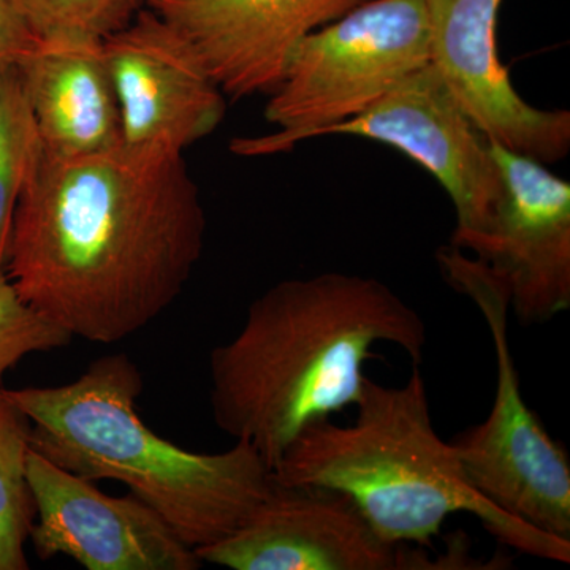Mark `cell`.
Returning <instances> with one entry per match:
<instances>
[{
	"instance_id": "obj_6",
	"label": "cell",
	"mask_w": 570,
	"mask_h": 570,
	"mask_svg": "<svg viewBox=\"0 0 570 570\" xmlns=\"http://www.w3.org/2000/svg\"><path fill=\"white\" fill-rule=\"evenodd\" d=\"M442 275L468 296L489 326L497 390L485 422L452 441L461 471L480 497L535 530L570 540V461L528 407L509 343V292L475 257L456 247L438 253Z\"/></svg>"
},
{
	"instance_id": "obj_4",
	"label": "cell",
	"mask_w": 570,
	"mask_h": 570,
	"mask_svg": "<svg viewBox=\"0 0 570 570\" xmlns=\"http://www.w3.org/2000/svg\"><path fill=\"white\" fill-rule=\"evenodd\" d=\"M351 425L306 428L272 469L283 485L346 494L374 532L393 546L430 543L449 517L469 513L499 542L554 562H570V540L502 512L469 485L452 442L434 430L417 366L403 385L367 377Z\"/></svg>"
},
{
	"instance_id": "obj_14",
	"label": "cell",
	"mask_w": 570,
	"mask_h": 570,
	"mask_svg": "<svg viewBox=\"0 0 570 570\" xmlns=\"http://www.w3.org/2000/svg\"><path fill=\"white\" fill-rule=\"evenodd\" d=\"M14 66L45 154L69 159L121 146V115L102 40L41 37Z\"/></svg>"
},
{
	"instance_id": "obj_17",
	"label": "cell",
	"mask_w": 570,
	"mask_h": 570,
	"mask_svg": "<svg viewBox=\"0 0 570 570\" xmlns=\"http://www.w3.org/2000/svg\"><path fill=\"white\" fill-rule=\"evenodd\" d=\"M37 39L71 33L105 40L145 9L146 0H21Z\"/></svg>"
},
{
	"instance_id": "obj_7",
	"label": "cell",
	"mask_w": 570,
	"mask_h": 570,
	"mask_svg": "<svg viewBox=\"0 0 570 570\" xmlns=\"http://www.w3.org/2000/svg\"><path fill=\"white\" fill-rule=\"evenodd\" d=\"M346 135L395 148L425 168L455 206L453 247L490 227L504 190L493 145L464 112L439 71L423 67L373 107L321 137Z\"/></svg>"
},
{
	"instance_id": "obj_18",
	"label": "cell",
	"mask_w": 570,
	"mask_h": 570,
	"mask_svg": "<svg viewBox=\"0 0 570 570\" xmlns=\"http://www.w3.org/2000/svg\"><path fill=\"white\" fill-rule=\"evenodd\" d=\"M71 336L18 295L6 272H0V385L24 356L69 346Z\"/></svg>"
},
{
	"instance_id": "obj_9",
	"label": "cell",
	"mask_w": 570,
	"mask_h": 570,
	"mask_svg": "<svg viewBox=\"0 0 570 570\" xmlns=\"http://www.w3.org/2000/svg\"><path fill=\"white\" fill-rule=\"evenodd\" d=\"M195 553L204 564L232 570H403L433 564L379 538L346 494L276 480L230 534Z\"/></svg>"
},
{
	"instance_id": "obj_12",
	"label": "cell",
	"mask_w": 570,
	"mask_h": 570,
	"mask_svg": "<svg viewBox=\"0 0 570 570\" xmlns=\"http://www.w3.org/2000/svg\"><path fill=\"white\" fill-rule=\"evenodd\" d=\"M502 0H428L431 66L480 132L494 145L543 165L570 151V112L523 99L499 59Z\"/></svg>"
},
{
	"instance_id": "obj_16",
	"label": "cell",
	"mask_w": 570,
	"mask_h": 570,
	"mask_svg": "<svg viewBox=\"0 0 570 570\" xmlns=\"http://www.w3.org/2000/svg\"><path fill=\"white\" fill-rule=\"evenodd\" d=\"M43 146L17 66L0 69V272L9 262L11 224Z\"/></svg>"
},
{
	"instance_id": "obj_11",
	"label": "cell",
	"mask_w": 570,
	"mask_h": 570,
	"mask_svg": "<svg viewBox=\"0 0 570 570\" xmlns=\"http://www.w3.org/2000/svg\"><path fill=\"white\" fill-rule=\"evenodd\" d=\"M36 504L29 539L40 560L69 557L88 570H197L204 561L140 498L102 493L92 480L29 449Z\"/></svg>"
},
{
	"instance_id": "obj_1",
	"label": "cell",
	"mask_w": 570,
	"mask_h": 570,
	"mask_svg": "<svg viewBox=\"0 0 570 570\" xmlns=\"http://www.w3.org/2000/svg\"><path fill=\"white\" fill-rule=\"evenodd\" d=\"M205 235L183 154L122 145L69 159L43 153L14 209L6 273L67 335L115 344L181 296Z\"/></svg>"
},
{
	"instance_id": "obj_10",
	"label": "cell",
	"mask_w": 570,
	"mask_h": 570,
	"mask_svg": "<svg viewBox=\"0 0 570 570\" xmlns=\"http://www.w3.org/2000/svg\"><path fill=\"white\" fill-rule=\"evenodd\" d=\"M491 145L504 190L490 227L460 249L505 285L521 325L547 324L570 307V184L549 165Z\"/></svg>"
},
{
	"instance_id": "obj_8",
	"label": "cell",
	"mask_w": 570,
	"mask_h": 570,
	"mask_svg": "<svg viewBox=\"0 0 570 570\" xmlns=\"http://www.w3.org/2000/svg\"><path fill=\"white\" fill-rule=\"evenodd\" d=\"M121 115V145L141 153L183 154L223 124L227 96L193 43L145 7L104 40Z\"/></svg>"
},
{
	"instance_id": "obj_3",
	"label": "cell",
	"mask_w": 570,
	"mask_h": 570,
	"mask_svg": "<svg viewBox=\"0 0 570 570\" xmlns=\"http://www.w3.org/2000/svg\"><path fill=\"white\" fill-rule=\"evenodd\" d=\"M141 392L140 370L126 354L96 360L70 384L7 390L45 459L129 487L193 550L219 542L269 493L272 468L246 442L197 453L160 438L135 407Z\"/></svg>"
},
{
	"instance_id": "obj_2",
	"label": "cell",
	"mask_w": 570,
	"mask_h": 570,
	"mask_svg": "<svg viewBox=\"0 0 570 570\" xmlns=\"http://www.w3.org/2000/svg\"><path fill=\"white\" fill-rule=\"evenodd\" d=\"M426 340L417 311L376 277L281 281L209 355L214 423L273 469L306 428L355 406L373 348L392 344L419 365Z\"/></svg>"
},
{
	"instance_id": "obj_5",
	"label": "cell",
	"mask_w": 570,
	"mask_h": 570,
	"mask_svg": "<svg viewBox=\"0 0 570 570\" xmlns=\"http://www.w3.org/2000/svg\"><path fill=\"white\" fill-rule=\"evenodd\" d=\"M430 61L428 0H366L298 45L266 104L275 132L235 138L232 153L292 151L373 107Z\"/></svg>"
},
{
	"instance_id": "obj_19",
	"label": "cell",
	"mask_w": 570,
	"mask_h": 570,
	"mask_svg": "<svg viewBox=\"0 0 570 570\" xmlns=\"http://www.w3.org/2000/svg\"><path fill=\"white\" fill-rule=\"evenodd\" d=\"M36 41L21 0H0V69L14 66Z\"/></svg>"
},
{
	"instance_id": "obj_13",
	"label": "cell",
	"mask_w": 570,
	"mask_h": 570,
	"mask_svg": "<svg viewBox=\"0 0 570 570\" xmlns=\"http://www.w3.org/2000/svg\"><path fill=\"white\" fill-rule=\"evenodd\" d=\"M366 0H146L193 43L225 96L272 94L309 33Z\"/></svg>"
},
{
	"instance_id": "obj_15",
	"label": "cell",
	"mask_w": 570,
	"mask_h": 570,
	"mask_svg": "<svg viewBox=\"0 0 570 570\" xmlns=\"http://www.w3.org/2000/svg\"><path fill=\"white\" fill-rule=\"evenodd\" d=\"M32 423L0 385V570H28L24 543L36 521L26 466Z\"/></svg>"
}]
</instances>
